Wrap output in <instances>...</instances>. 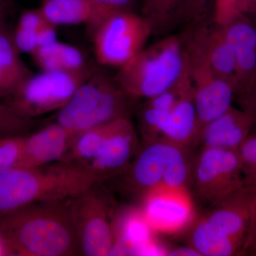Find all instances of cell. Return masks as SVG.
I'll use <instances>...</instances> for the list:
<instances>
[{
  "mask_svg": "<svg viewBox=\"0 0 256 256\" xmlns=\"http://www.w3.org/2000/svg\"><path fill=\"white\" fill-rule=\"evenodd\" d=\"M24 137L20 134L0 137V172L20 168L22 160Z\"/></svg>",
  "mask_w": 256,
  "mask_h": 256,
  "instance_id": "obj_27",
  "label": "cell"
},
{
  "mask_svg": "<svg viewBox=\"0 0 256 256\" xmlns=\"http://www.w3.org/2000/svg\"><path fill=\"white\" fill-rule=\"evenodd\" d=\"M2 134H3L1 132H0V136H2Z\"/></svg>",
  "mask_w": 256,
  "mask_h": 256,
  "instance_id": "obj_43",
  "label": "cell"
},
{
  "mask_svg": "<svg viewBox=\"0 0 256 256\" xmlns=\"http://www.w3.org/2000/svg\"><path fill=\"white\" fill-rule=\"evenodd\" d=\"M40 1H41V2H42L46 1V0H40Z\"/></svg>",
  "mask_w": 256,
  "mask_h": 256,
  "instance_id": "obj_42",
  "label": "cell"
},
{
  "mask_svg": "<svg viewBox=\"0 0 256 256\" xmlns=\"http://www.w3.org/2000/svg\"><path fill=\"white\" fill-rule=\"evenodd\" d=\"M188 57L197 114V136L205 124L224 114L235 98L234 84L218 76L197 42L188 34L182 37ZM197 138V137H196Z\"/></svg>",
  "mask_w": 256,
  "mask_h": 256,
  "instance_id": "obj_8",
  "label": "cell"
},
{
  "mask_svg": "<svg viewBox=\"0 0 256 256\" xmlns=\"http://www.w3.org/2000/svg\"><path fill=\"white\" fill-rule=\"evenodd\" d=\"M152 30L136 12L116 13L106 18L92 34L96 62L120 68L146 48Z\"/></svg>",
  "mask_w": 256,
  "mask_h": 256,
  "instance_id": "obj_6",
  "label": "cell"
},
{
  "mask_svg": "<svg viewBox=\"0 0 256 256\" xmlns=\"http://www.w3.org/2000/svg\"><path fill=\"white\" fill-rule=\"evenodd\" d=\"M98 182H102L92 170L62 162L4 170L0 172V215L34 202L74 198Z\"/></svg>",
  "mask_w": 256,
  "mask_h": 256,
  "instance_id": "obj_2",
  "label": "cell"
},
{
  "mask_svg": "<svg viewBox=\"0 0 256 256\" xmlns=\"http://www.w3.org/2000/svg\"><path fill=\"white\" fill-rule=\"evenodd\" d=\"M75 134L56 122L31 136H25L20 168H40L62 161Z\"/></svg>",
  "mask_w": 256,
  "mask_h": 256,
  "instance_id": "obj_16",
  "label": "cell"
},
{
  "mask_svg": "<svg viewBox=\"0 0 256 256\" xmlns=\"http://www.w3.org/2000/svg\"><path fill=\"white\" fill-rule=\"evenodd\" d=\"M72 198L34 202L0 215V236L10 255H80Z\"/></svg>",
  "mask_w": 256,
  "mask_h": 256,
  "instance_id": "obj_1",
  "label": "cell"
},
{
  "mask_svg": "<svg viewBox=\"0 0 256 256\" xmlns=\"http://www.w3.org/2000/svg\"><path fill=\"white\" fill-rule=\"evenodd\" d=\"M108 124L77 133L62 162L86 168L97 156L107 132Z\"/></svg>",
  "mask_w": 256,
  "mask_h": 256,
  "instance_id": "obj_25",
  "label": "cell"
},
{
  "mask_svg": "<svg viewBox=\"0 0 256 256\" xmlns=\"http://www.w3.org/2000/svg\"><path fill=\"white\" fill-rule=\"evenodd\" d=\"M136 128L130 117L118 118L108 124L100 151L86 168L100 181L124 172L139 150Z\"/></svg>",
  "mask_w": 256,
  "mask_h": 256,
  "instance_id": "obj_11",
  "label": "cell"
},
{
  "mask_svg": "<svg viewBox=\"0 0 256 256\" xmlns=\"http://www.w3.org/2000/svg\"><path fill=\"white\" fill-rule=\"evenodd\" d=\"M202 0H141L140 14L148 20L153 34L170 35L188 22L200 6Z\"/></svg>",
  "mask_w": 256,
  "mask_h": 256,
  "instance_id": "obj_21",
  "label": "cell"
},
{
  "mask_svg": "<svg viewBox=\"0 0 256 256\" xmlns=\"http://www.w3.org/2000/svg\"><path fill=\"white\" fill-rule=\"evenodd\" d=\"M142 196L140 210L154 233H180L194 222V205L188 188L158 184Z\"/></svg>",
  "mask_w": 256,
  "mask_h": 256,
  "instance_id": "obj_10",
  "label": "cell"
},
{
  "mask_svg": "<svg viewBox=\"0 0 256 256\" xmlns=\"http://www.w3.org/2000/svg\"><path fill=\"white\" fill-rule=\"evenodd\" d=\"M114 246L110 256L166 255L156 244L154 232L140 208H128L120 212L112 220Z\"/></svg>",
  "mask_w": 256,
  "mask_h": 256,
  "instance_id": "obj_14",
  "label": "cell"
},
{
  "mask_svg": "<svg viewBox=\"0 0 256 256\" xmlns=\"http://www.w3.org/2000/svg\"><path fill=\"white\" fill-rule=\"evenodd\" d=\"M255 193L256 191L246 185L214 205L213 210L204 217L226 235L244 242Z\"/></svg>",
  "mask_w": 256,
  "mask_h": 256,
  "instance_id": "obj_18",
  "label": "cell"
},
{
  "mask_svg": "<svg viewBox=\"0 0 256 256\" xmlns=\"http://www.w3.org/2000/svg\"><path fill=\"white\" fill-rule=\"evenodd\" d=\"M99 183L70 200L80 250L86 256H110L114 246V212Z\"/></svg>",
  "mask_w": 256,
  "mask_h": 256,
  "instance_id": "obj_7",
  "label": "cell"
},
{
  "mask_svg": "<svg viewBox=\"0 0 256 256\" xmlns=\"http://www.w3.org/2000/svg\"><path fill=\"white\" fill-rule=\"evenodd\" d=\"M248 252L256 255V192L252 200L250 222L242 252Z\"/></svg>",
  "mask_w": 256,
  "mask_h": 256,
  "instance_id": "obj_34",
  "label": "cell"
},
{
  "mask_svg": "<svg viewBox=\"0 0 256 256\" xmlns=\"http://www.w3.org/2000/svg\"><path fill=\"white\" fill-rule=\"evenodd\" d=\"M240 14L252 18L256 15V0H244L239 10Z\"/></svg>",
  "mask_w": 256,
  "mask_h": 256,
  "instance_id": "obj_37",
  "label": "cell"
},
{
  "mask_svg": "<svg viewBox=\"0 0 256 256\" xmlns=\"http://www.w3.org/2000/svg\"><path fill=\"white\" fill-rule=\"evenodd\" d=\"M244 244L220 232L204 216L192 224L190 246L201 256L236 255L242 252Z\"/></svg>",
  "mask_w": 256,
  "mask_h": 256,
  "instance_id": "obj_23",
  "label": "cell"
},
{
  "mask_svg": "<svg viewBox=\"0 0 256 256\" xmlns=\"http://www.w3.org/2000/svg\"><path fill=\"white\" fill-rule=\"evenodd\" d=\"M244 0H214L213 21L220 26L228 24L240 14V6Z\"/></svg>",
  "mask_w": 256,
  "mask_h": 256,
  "instance_id": "obj_30",
  "label": "cell"
},
{
  "mask_svg": "<svg viewBox=\"0 0 256 256\" xmlns=\"http://www.w3.org/2000/svg\"><path fill=\"white\" fill-rule=\"evenodd\" d=\"M38 9L55 26L86 25L90 36L112 13L94 0H46Z\"/></svg>",
  "mask_w": 256,
  "mask_h": 256,
  "instance_id": "obj_19",
  "label": "cell"
},
{
  "mask_svg": "<svg viewBox=\"0 0 256 256\" xmlns=\"http://www.w3.org/2000/svg\"><path fill=\"white\" fill-rule=\"evenodd\" d=\"M244 181L256 192V128L238 149Z\"/></svg>",
  "mask_w": 256,
  "mask_h": 256,
  "instance_id": "obj_26",
  "label": "cell"
},
{
  "mask_svg": "<svg viewBox=\"0 0 256 256\" xmlns=\"http://www.w3.org/2000/svg\"><path fill=\"white\" fill-rule=\"evenodd\" d=\"M196 137L197 114L191 77L188 74L181 94L168 116L160 138L186 149L188 146L196 142Z\"/></svg>",
  "mask_w": 256,
  "mask_h": 256,
  "instance_id": "obj_20",
  "label": "cell"
},
{
  "mask_svg": "<svg viewBox=\"0 0 256 256\" xmlns=\"http://www.w3.org/2000/svg\"><path fill=\"white\" fill-rule=\"evenodd\" d=\"M32 56L42 70L82 72L94 66L88 64L85 56L77 47L58 41L40 47Z\"/></svg>",
  "mask_w": 256,
  "mask_h": 256,
  "instance_id": "obj_24",
  "label": "cell"
},
{
  "mask_svg": "<svg viewBox=\"0 0 256 256\" xmlns=\"http://www.w3.org/2000/svg\"><path fill=\"white\" fill-rule=\"evenodd\" d=\"M254 128L252 114L232 106L200 129L196 142L201 143L202 148L238 150Z\"/></svg>",
  "mask_w": 256,
  "mask_h": 256,
  "instance_id": "obj_15",
  "label": "cell"
},
{
  "mask_svg": "<svg viewBox=\"0 0 256 256\" xmlns=\"http://www.w3.org/2000/svg\"><path fill=\"white\" fill-rule=\"evenodd\" d=\"M185 150L161 138L142 143L126 170L128 186L142 195L158 186L168 166Z\"/></svg>",
  "mask_w": 256,
  "mask_h": 256,
  "instance_id": "obj_12",
  "label": "cell"
},
{
  "mask_svg": "<svg viewBox=\"0 0 256 256\" xmlns=\"http://www.w3.org/2000/svg\"><path fill=\"white\" fill-rule=\"evenodd\" d=\"M38 31L16 26L13 31L15 45L20 53L32 54L38 48Z\"/></svg>",
  "mask_w": 256,
  "mask_h": 256,
  "instance_id": "obj_31",
  "label": "cell"
},
{
  "mask_svg": "<svg viewBox=\"0 0 256 256\" xmlns=\"http://www.w3.org/2000/svg\"><path fill=\"white\" fill-rule=\"evenodd\" d=\"M188 74V65L186 72L174 86L162 94L146 99L140 106L137 116L142 143L151 142L161 137L168 116L181 94Z\"/></svg>",
  "mask_w": 256,
  "mask_h": 256,
  "instance_id": "obj_22",
  "label": "cell"
},
{
  "mask_svg": "<svg viewBox=\"0 0 256 256\" xmlns=\"http://www.w3.org/2000/svg\"><path fill=\"white\" fill-rule=\"evenodd\" d=\"M11 9L10 0H0V22L6 20Z\"/></svg>",
  "mask_w": 256,
  "mask_h": 256,
  "instance_id": "obj_39",
  "label": "cell"
},
{
  "mask_svg": "<svg viewBox=\"0 0 256 256\" xmlns=\"http://www.w3.org/2000/svg\"><path fill=\"white\" fill-rule=\"evenodd\" d=\"M10 252L9 249L6 247V244L3 239L0 236V256H9Z\"/></svg>",
  "mask_w": 256,
  "mask_h": 256,
  "instance_id": "obj_40",
  "label": "cell"
},
{
  "mask_svg": "<svg viewBox=\"0 0 256 256\" xmlns=\"http://www.w3.org/2000/svg\"><path fill=\"white\" fill-rule=\"evenodd\" d=\"M192 174L197 196L212 206L246 186L238 150L204 146Z\"/></svg>",
  "mask_w": 256,
  "mask_h": 256,
  "instance_id": "obj_9",
  "label": "cell"
},
{
  "mask_svg": "<svg viewBox=\"0 0 256 256\" xmlns=\"http://www.w3.org/2000/svg\"><path fill=\"white\" fill-rule=\"evenodd\" d=\"M97 68L82 72L42 70L28 76L9 98L8 105L26 119L60 110Z\"/></svg>",
  "mask_w": 256,
  "mask_h": 256,
  "instance_id": "obj_5",
  "label": "cell"
},
{
  "mask_svg": "<svg viewBox=\"0 0 256 256\" xmlns=\"http://www.w3.org/2000/svg\"><path fill=\"white\" fill-rule=\"evenodd\" d=\"M33 124L32 120L20 116L8 104L0 102V132L12 136L26 132Z\"/></svg>",
  "mask_w": 256,
  "mask_h": 256,
  "instance_id": "obj_29",
  "label": "cell"
},
{
  "mask_svg": "<svg viewBox=\"0 0 256 256\" xmlns=\"http://www.w3.org/2000/svg\"><path fill=\"white\" fill-rule=\"evenodd\" d=\"M252 23H254V28H255V30L256 32V15H255V16H252Z\"/></svg>",
  "mask_w": 256,
  "mask_h": 256,
  "instance_id": "obj_41",
  "label": "cell"
},
{
  "mask_svg": "<svg viewBox=\"0 0 256 256\" xmlns=\"http://www.w3.org/2000/svg\"><path fill=\"white\" fill-rule=\"evenodd\" d=\"M22 82L0 66V98H9Z\"/></svg>",
  "mask_w": 256,
  "mask_h": 256,
  "instance_id": "obj_33",
  "label": "cell"
},
{
  "mask_svg": "<svg viewBox=\"0 0 256 256\" xmlns=\"http://www.w3.org/2000/svg\"><path fill=\"white\" fill-rule=\"evenodd\" d=\"M238 102L240 106V108L247 111L252 114L255 120V128H256V84L252 92L239 99Z\"/></svg>",
  "mask_w": 256,
  "mask_h": 256,
  "instance_id": "obj_36",
  "label": "cell"
},
{
  "mask_svg": "<svg viewBox=\"0 0 256 256\" xmlns=\"http://www.w3.org/2000/svg\"><path fill=\"white\" fill-rule=\"evenodd\" d=\"M50 23L42 14L40 10H28L20 16L16 26L28 30L38 31Z\"/></svg>",
  "mask_w": 256,
  "mask_h": 256,
  "instance_id": "obj_32",
  "label": "cell"
},
{
  "mask_svg": "<svg viewBox=\"0 0 256 256\" xmlns=\"http://www.w3.org/2000/svg\"><path fill=\"white\" fill-rule=\"evenodd\" d=\"M188 65L182 38L170 34L141 50L114 78L133 100H146L174 86Z\"/></svg>",
  "mask_w": 256,
  "mask_h": 256,
  "instance_id": "obj_3",
  "label": "cell"
},
{
  "mask_svg": "<svg viewBox=\"0 0 256 256\" xmlns=\"http://www.w3.org/2000/svg\"><path fill=\"white\" fill-rule=\"evenodd\" d=\"M236 64L235 98L249 94L256 84V32L252 18L239 14L224 25Z\"/></svg>",
  "mask_w": 256,
  "mask_h": 256,
  "instance_id": "obj_13",
  "label": "cell"
},
{
  "mask_svg": "<svg viewBox=\"0 0 256 256\" xmlns=\"http://www.w3.org/2000/svg\"><path fill=\"white\" fill-rule=\"evenodd\" d=\"M192 174L191 166L184 153L168 166L160 184L170 188H188Z\"/></svg>",
  "mask_w": 256,
  "mask_h": 256,
  "instance_id": "obj_28",
  "label": "cell"
},
{
  "mask_svg": "<svg viewBox=\"0 0 256 256\" xmlns=\"http://www.w3.org/2000/svg\"><path fill=\"white\" fill-rule=\"evenodd\" d=\"M188 34L201 47L215 73L224 80L234 84L236 89L235 57L224 26L214 21L212 25L200 23L194 25Z\"/></svg>",
  "mask_w": 256,
  "mask_h": 256,
  "instance_id": "obj_17",
  "label": "cell"
},
{
  "mask_svg": "<svg viewBox=\"0 0 256 256\" xmlns=\"http://www.w3.org/2000/svg\"><path fill=\"white\" fill-rule=\"evenodd\" d=\"M98 4L104 6L112 14L134 12L138 0H94Z\"/></svg>",
  "mask_w": 256,
  "mask_h": 256,
  "instance_id": "obj_35",
  "label": "cell"
},
{
  "mask_svg": "<svg viewBox=\"0 0 256 256\" xmlns=\"http://www.w3.org/2000/svg\"><path fill=\"white\" fill-rule=\"evenodd\" d=\"M134 100L114 76L96 68L72 98L57 111L56 122L74 134L129 116Z\"/></svg>",
  "mask_w": 256,
  "mask_h": 256,
  "instance_id": "obj_4",
  "label": "cell"
},
{
  "mask_svg": "<svg viewBox=\"0 0 256 256\" xmlns=\"http://www.w3.org/2000/svg\"><path fill=\"white\" fill-rule=\"evenodd\" d=\"M168 256H198L200 254L194 248L190 246L178 248L168 252Z\"/></svg>",
  "mask_w": 256,
  "mask_h": 256,
  "instance_id": "obj_38",
  "label": "cell"
}]
</instances>
